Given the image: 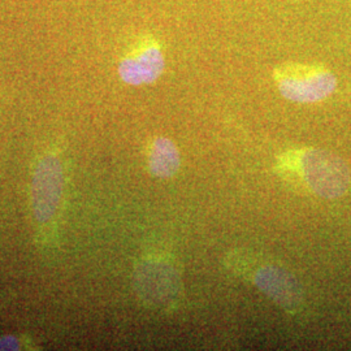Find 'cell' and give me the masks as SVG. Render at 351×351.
Wrapping results in <instances>:
<instances>
[{
    "label": "cell",
    "instance_id": "7",
    "mask_svg": "<svg viewBox=\"0 0 351 351\" xmlns=\"http://www.w3.org/2000/svg\"><path fill=\"white\" fill-rule=\"evenodd\" d=\"M181 165L180 151L169 138L154 139L149 151V169L158 178L167 180L178 172Z\"/></svg>",
    "mask_w": 351,
    "mask_h": 351
},
{
    "label": "cell",
    "instance_id": "2",
    "mask_svg": "<svg viewBox=\"0 0 351 351\" xmlns=\"http://www.w3.org/2000/svg\"><path fill=\"white\" fill-rule=\"evenodd\" d=\"M280 94L295 103L324 101L337 88V77L322 65L284 64L274 71Z\"/></svg>",
    "mask_w": 351,
    "mask_h": 351
},
{
    "label": "cell",
    "instance_id": "1",
    "mask_svg": "<svg viewBox=\"0 0 351 351\" xmlns=\"http://www.w3.org/2000/svg\"><path fill=\"white\" fill-rule=\"evenodd\" d=\"M284 168L295 172L307 188L326 199H337L350 186L346 163L330 151L306 149L290 152L282 159Z\"/></svg>",
    "mask_w": 351,
    "mask_h": 351
},
{
    "label": "cell",
    "instance_id": "6",
    "mask_svg": "<svg viewBox=\"0 0 351 351\" xmlns=\"http://www.w3.org/2000/svg\"><path fill=\"white\" fill-rule=\"evenodd\" d=\"M251 278L255 287L285 311L294 314L301 310L303 303L301 288L295 278L284 268L275 264H262L254 269Z\"/></svg>",
    "mask_w": 351,
    "mask_h": 351
},
{
    "label": "cell",
    "instance_id": "3",
    "mask_svg": "<svg viewBox=\"0 0 351 351\" xmlns=\"http://www.w3.org/2000/svg\"><path fill=\"white\" fill-rule=\"evenodd\" d=\"M63 168L53 155L43 158L33 176L32 207L39 223H47L55 216L63 197Z\"/></svg>",
    "mask_w": 351,
    "mask_h": 351
},
{
    "label": "cell",
    "instance_id": "8",
    "mask_svg": "<svg viewBox=\"0 0 351 351\" xmlns=\"http://www.w3.org/2000/svg\"><path fill=\"white\" fill-rule=\"evenodd\" d=\"M17 341L13 337L0 339V350H14L17 349Z\"/></svg>",
    "mask_w": 351,
    "mask_h": 351
},
{
    "label": "cell",
    "instance_id": "5",
    "mask_svg": "<svg viewBox=\"0 0 351 351\" xmlns=\"http://www.w3.org/2000/svg\"><path fill=\"white\" fill-rule=\"evenodd\" d=\"M165 66L163 51L159 42L150 36L141 38L119 65L121 80L133 86L155 82Z\"/></svg>",
    "mask_w": 351,
    "mask_h": 351
},
{
    "label": "cell",
    "instance_id": "4",
    "mask_svg": "<svg viewBox=\"0 0 351 351\" xmlns=\"http://www.w3.org/2000/svg\"><path fill=\"white\" fill-rule=\"evenodd\" d=\"M136 289L141 298L155 307H167L175 301L180 288V276L169 262L152 259L136 269Z\"/></svg>",
    "mask_w": 351,
    "mask_h": 351
}]
</instances>
